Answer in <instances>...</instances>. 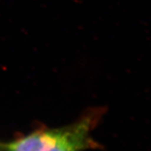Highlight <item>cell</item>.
I'll list each match as a JSON object with an SVG mask.
<instances>
[{
  "label": "cell",
  "instance_id": "1",
  "mask_svg": "<svg viewBox=\"0 0 151 151\" xmlns=\"http://www.w3.org/2000/svg\"><path fill=\"white\" fill-rule=\"evenodd\" d=\"M95 121L89 116L66 127L38 130L0 145V151H84L95 145L91 138Z\"/></svg>",
  "mask_w": 151,
  "mask_h": 151
}]
</instances>
